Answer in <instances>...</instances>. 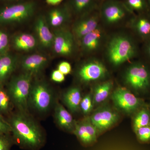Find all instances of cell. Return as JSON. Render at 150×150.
<instances>
[{
	"label": "cell",
	"instance_id": "6da1fadb",
	"mask_svg": "<svg viewBox=\"0 0 150 150\" xmlns=\"http://www.w3.org/2000/svg\"><path fill=\"white\" fill-rule=\"evenodd\" d=\"M24 113L14 115L9 123L14 142L25 149H38L44 143L43 133L37 124Z\"/></svg>",
	"mask_w": 150,
	"mask_h": 150
},
{
	"label": "cell",
	"instance_id": "7a4b0ae2",
	"mask_svg": "<svg viewBox=\"0 0 150 150\" xmlns=\"http://www.w3.org/2000/svg\"><path fill=\"white\" fill-rule=\"evenodd\" d=\"M106 53L110 63L113 66H118L134 58L137 54V49L130 37L119 34L109 40Z\"/></svg>",
	"mask_w": 150,
	"mask_h": 150
},
{
	"label": "cell",
	"instance_id": "3957f363",
	"mask_svg": "<svg viewBox=\"0 0 150 150\" xmlns=\"http://www.w3.org/2000/svg\"><path fill=\"white\" fill-rule=\"evenodd\" d=\"M32 75L25 73L11 80L8 86V94L13 104L25 113L28 107V100L32 86Z\"/></svg>",
	"mask_w": 150,
	"mask_h": 150
},
{
	"label": "cell",
	"instance_id": "277c9868",
	"mask_svg": "<svg viewBox=\"0 0 150 150\" xmlns=\"http://www.w3.org/2000/svg\"><path fill=\"white\" fill-rule=\"evenodd\" d=\"M35 8V3L28 1L7 6L0 9V24L25 21L33 15Z\"/></svg>",
	"mask_w": 150,
	"mask_h": 150
},
{
	"label": "cell",
	"instance_id": "5b68a950",
	"mask_svg": "<svg viewBox=\"0 0 150 150\" xmlns=\"http://www.w3.org/2000/svg\"><path fill=\"white\" fill-rule=\"evenodd\" d=\"M126 83L137 92L147 91L150 87V71L144 64L137 63L131 65L125 73Z\"/></svg>",
	"mask_w": 150,
	"mask_h": 150
},
{
	"label": "cell",
	"instance_id": "8992f818",
	"mask_svg": "<svg viewBox=\"0 0 150 150\" xmlns=\"http://www.w3.org/2000/svg\"><path fill=\"white\" fill-rule=\"evenodd\" d=\"M111 99L116 108L128 114L135 113L145 104L143 99L121 87L117 88L113 92Z\"/></svg>",
	"mask_w": 150,
	"mask_h": 150
},
{
	"label": "cell",
	"instance_id": "52a82bcc",
	"mask_svg": "<svg viewBox=\"0 0 150 150\" xmlns=\"http://www.w3.org/2000/svg\"><path fill=\"white\" fill-rule=\"evenodd\" d=\"M52 101V94L48 86L43 83H35L31 86L28 103L39 112H46Z\"/></svg>",
	"mask_w": 150,
	"mask_h": 150
},
{
	"label": "cell",
	"instance_id": "ba28073f",
	"mask_svg": "<svg viewBox=\"0 0 150 150\" xmlns=\"http://www.w3.org/2000/svg\"><path fill=\"white\" fill-rule=\"evenodd\" d=\"M107 74L106 67L101 62L92 60L85 63L79 70L78 76L84 83L91 82L101 79Z\"/></svg>",
	"mask_w": 150,
	"mask_h": 150
},
{
	"label": "cell",
	"instance_id": "9c48e42d",
	"mask_svg": "<svg viewBox=\"0 0 150 150\" xmlns=\"http://www.w3.org/2000/svg\"><path fill=\"white\" fill-rule=\"evenodd\" d=\"M119 119V115L109 108H100L95 111L89 118L90 121L97 132H103L115 124Z\"/></svg>",
	"mask_w": 150,
	"mask_h": 150
},
{
	"label": "cell",
	"instance_id": "30bf717a",
	"mask_svg": "<svg viewBox=\"0 0 150 150\" xmlns=\"http://www.w3.org/2000/svg\"><path fill=\"white\" fill-rule=\"evenodd\" d=\"M53 47L54 52L58 55L62 56L71 55L75 49L74 35L67 30H57L54 33Z\"/></svg>",
	"mask_w": 150,
	"mask_h": 150
},
{
	"label": "cell",
	"instance_id": "8fae6325",
	"mask_svg": "<svg viewBox=\"0 0 150 150\" xmlns=\"http://www.w3.org/2000/svg\"><path fill=\"white\" fill-rule=\"evenodd\" d=\"M73 132L84 145L91 144L96 141L97 131L89 118L80 123H76Z\"/></svg>",
	"mask_w": 150,
	"mask_h": 150
},
{
	"label": "cell",
	"instance_id": "7c38bea8",
	"mask_svg": "<svg viewBox=\"0 0 150 150\" xmlns=\"http://www.w3.org/2000/svg\"><path fill=\"white\" fill-rule=\"evenodd\" d=\"M126 12L124 8L117 3H107L103 6L102 16L105 23L109 25L116 24L126 16Z\"/></svg>",
	"mask_w": 150,
	"mask_h": 150
},
{
	"label": "cell",
	"instance_id": "4fadbf2b",
	"mask_svg": "<svg viewBox=\"0 0 150 150\" xmlns=\"http://www.w3.org/2000/svg\"><path fill=\"white\" fill-rule=\"evenodd\" d=\"M98 18L97 16L92 15L81 19L73 26V35L81 40L84 36L98 27Z\"/></svg>",
	"mask_w": 150,
	"mask_h": 150
},
{
	"label": "cell",
	"instance_id": "5bb4252c",
	"mask_svg": "<svg viewBox=\"0 0 150 150\" xmlns=\"http://www.w3.org/2000/svg\"><path fill=\"white\" fill-rule=\"evenodd\" d=\"M48 59L46 56L34 54L25 57L21 62V67L25 73L32 75L40 72L46 67Z\"/></svg>",
	"mask_w": 150,
	"mask_h": 150
},
{
	"label": "cell",
	"instance_id": "9a60e30c",
	"mask_svg": "<svg viewBox=\"0 0 150 150\" xmlns=\"http://www.w3.org/2000/svg\"><path fill=\"white\" fill-rule=\"evenodd\" d=\"M34 26L38 38L43 47L47 48L53 47L54 33L51 32L45 18L43 16L38 18Z\"/></svg>",
	"mask_w": 150,
	"mask_h": 150
},
{
	"label": "cell",
	"instance_id": "2e32d148",
	"mask_svg": "<svg viewBox=\"0 0 150 150\" xmlns=\"http://www.w3.org/2000/svg\"><path fill=\"white\" fill-rule=\"evenodd\" d=\"M17 64L16 56L7 53L0 55V87L13 72Z\"/></svg>",
	"mask_w": 150,
	"mask_h": 150
},
{
	"label": "cell",
	"instance_id": "e0dca14e",
	"mask_svg": "<svg viewBox=\"0 0 150 150\" xmlns=\"http://www.w3.org/2000/svg\"><path fill=\"white\" fill-rule=\"evenodd\" d=\"M56 122L61 128L69 131H74L76 122L72 116L62 105L57 103L55 109Z\"/></svg>",
	"mask_w": 150,
	"mask_h": 150
},
{
	"label": "cell",
	"instance_id": "ac0fdd59",
	"mask_svg": "<svg viewBox=\"0 0 150 150\" xmlns=\"http://www.w3.org/2000/svg\"><path fill=\"white\" fill-rule=\"evenodd\" d=\"M102 36V31L99 27L84 36L80 40L83 50L87 53L96 51L101 43Z\"/></svg>",
	"mask_w": 150,
	"mask_h": 150
},
{
	"label": "cell",
	"instance_id": "d6986e66",
	"mask_svg": "<svg viewBox=\"0 0 150 150\" xmlns=\"http://www.w3.org/2000/svg\"><path fill=\"white\" fill-rule=\"evenodd\" d=\"M82 98L80 89L76 87L68 90L63 96L64 103L73 112H77L79 109Z\"/></svg>",
	"mask_w": 150,
	"mask_h": 150
},
{
	"label": "cell",
	"instance_id": "ffe728a7",
	"mask_svg": "<svg viewBox=\"0 0 150 150\" xmlns=\"http://www.w3.org/2000/svg\"><path fill=\"white\" fill-rule=\"evenodd\" d=\"M37 40L33 35L22 33L17 35L13 39L14 48L20 51H31L36 47Z\"/></svg>",
	"mask_w": 150,
	"mask_h": 150
},
{
	"label": "cell",
	"instance_id": "44dd1931",
	"mask_svg": "<svg viewBox=\"0 0 150 150\" xmlns=\"http://www.w3.org/2000/svg\"><path fill=\"white\" fill-rule=\"evenodd\" d=\"M113 86L112 81H108L96 86L93 90V104L98 105L107 99Z\"/></svg>",
	"mask_w": 150,
	"mask_h": 150
},
{
	"label": "cell",
	"instance_id": "7402d4cb",
	"mask_svg": "<svg viewBox=\"0 0 150 150\" xmlns=\"http://www.w3.org/2000/svg\"><path fill=\"white\" fill-rule=\"evenodd\" d=\"M150 124L149 107L144 105L135 112L133 119V127L134 131L141 127Z\"/></svg>",
	"mask_w": 150,
	"mask_h": 150
},
{
	"label": "cell",
	"instance_id": "603a6c76",
	"mask_svg": "<svg viewBox=\"0 0 150 150\" xmlns=\"http://www.w3.org/2000/svg\"><path fill=\"white\" fill-rule=\"evenodd\" d=\"M69 13L65 9L56 8L51 10L48 13V20L51 26L58 27L64 24L69 18Z\"/></svg>",
	"mask_w": 150,
	"mask_h": 150
},
{
	"label": "cell",
	"instance_id": "cb8c5ba5",
	"mask_svg": "<svg viewBox=\"0 0 150 150\" xmlns=\"http://www.w3.org/2000/svg\"><path fill=\"white\" fill-rule=\"evenodd\" d=\"M134 27L137 33L142 36H148L150 34V22L147 19H138L134 23Z\"/></svg>",
	"mask_w": 150,
	"mask_h": 150
},
{
	"label": "cell",
	"instance_id": "d4e9b609",
	"mask_svg": "<svg viewBox=\"0 0 150 150\" xmlns=\"http://www.w3.org/2000/svg\"><path fill=\"white\" fill-rule=\"evenodd\" d=\"M93 4V0H73V7L77 13H83L90 9Z\"/></svg>",
	"mask_w": 150,
	"mask_h": 150
},
{
	"label": "cell",
	"instance_id": "484cf974",
	"mask_svg": "<svg viewBox=\"0 0 150 150\" xmlns=\"http://www.w3.org/2000/svg\"><path fill=\"white\" fill-rule=\"evenodd\" d=\"M92 96L91 94L86 95L82 98L80 108L84 114L87 115L90 113L93 107Z\"/></svg>",
	"mask_w": 150,
	"mask_h": 150
},
{
	"label": "cell",
	"instance_id": "4316f807",
	"mask_svg": "<svg viewBox=\"0 0 150 150\" xmlns=\"http://www.w3.org/2000/svg\"><path fill=\"white\" fill-rule=\"evenodd\" d=\"M138 139L143 143H147L150 141V124L143 126L135 131Z\"/></svg>",
	"mask_w": 150,
	"mask_h": 150
},
{
	"label": "cell",
	"instance_id": "83f0119b",
	"mask_svg": "<svg viewBox=\"0 0 150 150\" xmlns=\"http://www.w3.org/2000/svg\"><path fill=\"white\" fill-rule=\"evenodd\" d=\"M10 100L8 93L0 87V112H6L8 110Z\"/></svg>",
	"mask_w": 150,
	"mask_h": 150
},
{
	"label": "cell",
	"instance_id": "f1b7e54d",
	"mask_svg": "<svg viewBox=\"0 0 150 150\" xmlns=\"http://www.w3.org/2000/svg\"><path fill=\"white\" fill-rule=\"evenodd\" d=\"M8 134H0V150H10L13 144V139L8 136Z\"/></svg>",
	"mask_w": 150,
	"mask_h": 150
},
{
	"label": "cell",
	"instance_id": "f546056e",
	"mask_svg": "<svg viewBox=\"0 0 150 150\" xmlns=\"http://www.w3.org/2000/svg\"><path fill=\"white\" fill-rule=\"evenodd\" d=\"M8 44V35L6 33L0 30V55L6 53Z\"/></svg>",
	"mask_w": 150,
	"mask_h": 150
},
{
	"label": "cell",
	"instance_id": "4dcf8cb0",
	"mask_svg": "<svg viewBox=\"0 0 150 150\" xmlns=\"http://www.w3.org/2000/svg\"><path fill=\"white\" fill-rule=\"evenodd\" d=\"M11 131L9 123L7 122L0 114V134H9Z\"/></svg>",
	"mask_w": 150,
	"mask_h": 150
},
{
	"label": "cell",
	"instance_id": "1f68e13d",
	"mask_svg": "<svg viewBox=\"0 0 150 150\" xmlns=\"http://www.w3.org/2000/svg\"><path fill=\"white\" fill-rule=\"evenodd\" d=\"M58 70L65 76L71 73V66L69 62H62L58 66Z\"/></svg>",
	"mask_w": 150,
	"mask_h": 150
},
{
	"label": "cell",
	"instance_id": "d6a6232c",
	"mask_svg": "<svg viewBox=\"0 0 150 150\" xmlns=\"http://www.w3.org/2000/svg\"><path fill=\"white\" fill-rule=\"evenodd\" d=\"M127 4L131 9L141 10L144 8L143 0H127Z\"/></svg>",
	"mask_w": 150,
	"mask_h": 150
},
{
	"label": "cell",
	"instance_id": "836d02e7",
	"mask_svg": "<svg viewBox=\"0 0 150 150\" xmlns=\"http://www.w3.org/2000/svg\"><path fill=\"white\" fill-rule=\"evenodd\" d=\"M65 75L58 69L54 70L52 73L51 79L52 81L57 83H62L65 80Z\"/></svg>",
	"mask_w": 150,
	"mask_h": 150
},
{
	"label": "cell",
	"instance_id": "e575fe53",
	"mask_svg": "<svg viewBox=\"0 0 150 150\" xmlns=\"http://www.w3.org/2000/svg\"><path fill=\"white\" fill-rule=\"evenodd\" d=\"M64 0H46V3L50 5L55 6L59 4Z\"/></svg>",
	"mask_w": 150,
	"mask_h": 150
},
{
	"label": "cell",
	"instance_id": "d590c367",
	"mask_svg": "<svg viewBox=\"0 0 150 150\" xmlns=\"http://www.w3.org/2000/svg\"><path fill=\"white\" fill-rule=\"evenodd\" d=\"M147 51L148 54H149V55L150 56V43L148 46Z\"/></svg>",
	"mask_w": 150,
	"mask_h": 150
},
{
	"label": "cell",
	"instance_id": "8d00e7d4",
	"mask_svg": "<svg viewBox=\"0 0 150 150\" xmlns=\"http://www.w3.org/2000/svg\"><path fill=\"white\" fill-rule=\"evenodd\" d=\"M5 1H16V0H5Z\"/></svg>",
	"mask_w": 150,
	"mask_h": 150
},
{
	"label": "cell",
	"instance_id": "74e56055",
	"mask_svg": "<svg viewBox=\"0 0 150 150\" xmlns=\"http://www.w3.org/2000/svg\"><path fill=\"white\" fill-rule=\"evenodd\" d=\"M149 108H150V105L149 106Z\"/></svg>",
	"mask_w": 150,
	"mask_h": 150
}]
</instances>
